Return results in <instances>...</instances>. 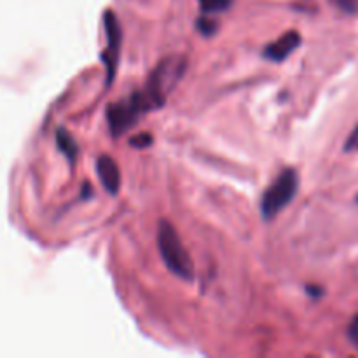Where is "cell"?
Wrapping results in <instances>:
<instances>
[{"label": "cell", "mask_w": 358, "mask_h": 358, "mask_svg": "<svg viewBox=\"0 0 358 358\" xmlns=\"http://www.w3.org/2000/svg\"><path fill=\"white\" fill-rule=\"evenodd\" d=\"M157 248H159L164 266L177 278L185 280V282L194 280V264H192L191 255L182 243L173 224L166 219L159 220V226H157Z\"/></svg>", "instance_id": "cell-1"}, {"label": "cell", "mask_w": 358, "mask_h": 358, "mask_svg": "<svg viewBox=\"0 0 358 358\" xmlns=\"http://www.w3.org/2000/svg\"><path fill=\"white\" fill-rule=\"evenodd\" d=\"M198 28H199V31H201L203 35L210 37V35L215 34L217 23L213 20H208L206 16H203V17H199V20H198Z\"/></svg>", "instance_id": "cell-10"}, {"label": "cell", "mask_w": 358, "mask_h": 358, "mask_svg": "<svg viewBox=\"0 0 358 358\" xmlns=\"http://www.w3.org/2000/svg\"><path fill=\"white\" fill-rule=\"evenodd\" d=\"M345 150L346 152H358V124L353 128V131L350 133L348 138H346Z\"/></svg>", "instance_id": "cell-13"}, {"label": "cell", "mask_w": 358, "mask_h": 358, "mask_svg": "<svg viewBox=\"0 0 358 358\" xmlns=\"http://www.w3.org/2000/svg\"><path fill=\"white\" fill-rule=\"evenodd\" d=\"M343 13L355 14L358 10V0H332Z\"/></svg>", "instance_id": "cell-12"}, {"label": "cell", "mask_w": 358, "mask_h": 358, "mask_svg": "<svg viewBox=\"0 0 358 358\" xmlns=\"http://www.w3.org/2000/svg\"><path fill=\"white\" fill-rule=\"evenodd\" d=\"M198 2L205 14H219L229 10L234 0H198Z\"/></svg>", "instance_id": "cell-9"}, {"label": "cell", "mask_w": 358, "mask_h": 358, "mask_svg": "<svg viewBox=\"0 0 358 358\" xmlns=\"http://www.w3.org/2000/svg\"><path fill=\"white\" fill-rule=\"evenodd\" d=\"M129 143H131L133 147H136V149H145V147H149L150 143H152V136H150L149 133H140V135L133 136V138L129 140Z\"/></svg>", "instance_id": "cell-11"}, {"label": "cell", "mask_w": 358, "mask_h": 358, "mask_svg": "<svg viewBox=\"0 0 358 358\" xmlns=\"http://www.w3.org/2000/svg\"><path fill=\"white\" fill-rule=\"evenodd\" d=\"M348 339L353 346L358 350V313L353 317V320L348 325Z\"/></svg>", "instance_id": "cell-14"}, {"label": "cell", "mask_w": 358, "mask_h": 358, "mask_svg": "<svg viewBox=\"0 0 358 358\" xmlns=\"http://www.w3.org/2000/svg\"><path fill=\"white\" fill-rule=\"evenodd\" d=\"M96 173L105 191L112 196L117 194L119 189H121V170H119V164L115 163L114 157L110 156L98 157Z\"/></svg>", "instance_id": "cell-7"}, {"label": "cell", "mask_w": 358, "mask_h": 358, "mask_svg": "<svg viewBox=\"0 0 358 358\" xmlns=\"http://www.w3.org/2000/svg\"><path fill=\"white\" fill-rule=\"evenodd\" d=\"M303 38H301V34L296 30H290L287 34H283L282 37H278L276 41H273L271 44H268L262 51V56L268 58L269 62H283V59L289 58L294 51L301 45Z\"/></svg>", "instance_id": "cell-6"}, {"label": "cell", "mask_w": 358, "mask_h": 358, "mask_svg": "<svg viewBox=\"0 0 358 358\" xmlns=\"http://www.w3.org/2000/svg\"><path fill=\"white\" fill-rule=\"evenodd\" d=\"M185 66H187V59H185V56L180 55L166 56V58L157 63L156 69L150 73L149 80H147L145 87L142 90L147 100H149L150 107H163L168 94L180 83L182 76L185 72Z\"/></svg>", "instance_id": "cell-2"}, {"label": "cell", "mask_w": 358, "mask_h": 358, "mask_svg": "<svg viewBox=\"0 0 358 358\" xmlns=\"http://www.w3.org/2000/svg\"><path fill=\"white\" fill-rule=\"evenodd\" d=\"M103 27H105V37H107V44H105V51L101 59L107 69V87L110 86L114 80L115 70H117L119 56H121V45H122V30L119 24L117 16L114 10H105L103 14Z\"/></svg>", "instance_id": "cell-5"}, {"label": "cell", "mask_w": 358, "mask_h": 358, "mask_svg": "<svg viewBox=\"0 0 358 358\" xmlns=\"http://www.w3.org/2000/svg\"><path fill=\"white\" fill-rule=\"evenodd\" d=\"M56 145H58V149L62 150V154L70 161V163H76L77 156H79V145H77V142L73 140V136L70 135L69 131H65L63 128H59L58 131H56Z\"/></svg>", "instance_id": "cell-8"}, {"label": "cell", "mask_w": 358, "mask_h": 358, "mask_svg": "<svg viewBox=\"0 0 358 358\" xmlns=\"http://www.w3.org/2000/svg\"><path fill=\"white\" fill-rule=\"evenodd\" d=\"M299 189V175L294 168H287L276 177V180L266 189L261 199L262 219L273 220L278 213H282L296 198Z\"/></svg>", "instance_id": "cell-3"}, {"label": "cell", "mask_w": 358, "mask_h": 358, "mask_svg": "<svg viewBox=\"0 0 358 358\" xmlns=\"http://www.w3.org/2000/svg\"><path fill=\"white\" fill-rule=\"evenodd\" d=\"M149 110H152V107H150L149 100L143 94V91H136V93H133L126 100L108 105L107 121L112 136L119 138L122 133L131 129L136 124V121Z\"/></svg>", "instance_id": "cell-4"}]
</instances>
